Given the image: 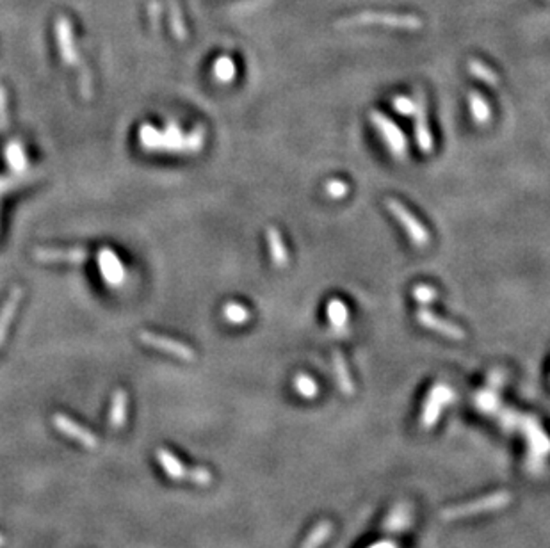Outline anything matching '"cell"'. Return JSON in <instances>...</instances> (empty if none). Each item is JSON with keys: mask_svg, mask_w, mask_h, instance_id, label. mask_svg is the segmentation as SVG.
<instances>
[{"mask_svg": "<svg viewBox=\"0 0 550 548\" xmlns=\"http://www.w3.org/2000/svg\"><path fill=\"white\" fill-rule=\"evenodd\" d=\"M410 523H411V516L408 507L397 506L394 509V513H392V515L389 516V520H386V531L395 532V529H397V531H404V529L410 527Z\"/></svg>", "mask_w": 550, "mask_h": 548, "instance_id": "44dd1931", "label": "cell"}, {"mask_svg": "<svg viewBox=\"0 0 550 548\" xmlns=\"http://www.w3.org/2000/svg\"><path fill=\"white\" fill-rule=\"evenodd\" d=\"M333 369L335 381H337V386L340 388V392L346 393V395H353L355 393V381H353L351 372H349V367H347L346 360H344L340 351L333 353Z\"/></svg>", "mask_w": 550, "mask_h": 548, "instance_id": "9a60e30c", "label": "cell"}, {"mask_svg": "<svg viewBox=\"0 0 550 548\" xmlns=\"http://www.w3.org/2000/svg\"><path fill=\"white\" fill-rule=\"evenodd\" d=\"M417 321H419L424 328L431 329V331H435V333L442 335V337L445 338L463 340V338L466 337V333L460 328V326L454 324V322L451 321H445V319L435 315V313L429 312V310H422V308H420L419 312H417Z\"/></svg>", "mask_w": 550, "mask_h": 548, "instance_id": "ba28073f", "label": "cell"}, {"mask_svg": "<svg viewBox=\"0 0 550 548\" xmlns=\"http://www.w3.org/2000/svg\"><path fill=\"white\" fill-rule=\"evenodd\" d=\"M4 541H6V540H4V536L0 534V547H2V545H4Z\"/></svg>", "mask_w": 550, "mask_h": 548, "instance_id": "1f68e13d", "label": "cell"}, {"mask_svg": "<svg viewBox=\"0 0 550 548\" xmlns=\"http://www.w3.org/2000/svg\"><path fill=\"white\" fill-rule=\"evenodd\" d=\"M326 315L335 333H346L347 324H349V310L342 300H339V297L330 300L326 306Z\"/></svg>", "mask_w": 550, "mask_h": 548, "instance_id": "5bb4252c", "label": "cell"}, {"mask_svg": "<svg viewBox=\"0 0 550 548\" xmlns=\"http://www.w3.org/2000/svg\"><path fill=\"white\" fill-rule=\"evenodd\" d=\"M324 189H326L328 196L335 199L344 198V196H347V193H349V186H347L344 180H339V178H333V180L326 182Z\"/></svg>", "mask_w": 550, "mask_h": 548, "instance_id": "4316f807", "label": "cell"}, {"mask_svg": "<svg viewBox=\"0 0 550 548\" xmlns=\"http://www.w3.org/2000/svg\"><path fill=\"white\" fill-rule=\"evenodd\" d=\"M369 548H399L397 541L394 540H383V541H376L374 545H371Z\"/></svg>", "mask_w": 550, "mask_h": 548, "instance_id": "4dcf8cb0", "label": "cell"}, {"mask_svg": "<svg viewBox=\"0 0 550 548\" xmlns=\"http://www.w3.org/2000/svg\"><path fill=\"white\" fill-rule=\"evenodd\" d=\"M36 260L39 262H68V264H82L88 258V251L81 248L73 249H47L39 248L35 251Z\"/></svg>", "mask_w": 550, "mask_h": 548, "instance_id": "8fae6325", "label": "cell"}, {"mask_svg": "<svg viewBox=\"0 0 550 548\" xmlns=\"http://www.w3.org/2000/svg\"><path fill=\"white\" fill-rule=\"evenodd\" d=\"M52 422H54L55 429L59 431L61 435L75 440L77 443H81V445H84V447H88V449L98 447L97 436H95L89 429H86L84 426H81V424H77L75 420H72V418L66 417V415H63V413L54 415Z\"/></svg>", "mask_w": 550, "mask_h": 548, "instance_id": "52a82bcc", "label": "cell"}, {"mask_svg": "<svg viewBox=\"0 0 550 548\" xmlns=\"http://www.w3.org/2000/svg\"><path fill=\"white\" fill-rule=\"evenodd\" d=\"M127 411H128V397L127 393L123 390H118V392L112 395V401H110V409H109V424L115 429H121L125 424H127Z\"/></svg>", "mask_w": 550, "mask_h": 548, "instance_id": "2e32d148", "label": "cell"}, {"mask_svg": "<svg viewBox=\"0 0 550 548\" xmlns=\"http://www.w3.org/2000/svg\"><path fill=\"white\" fill-rule=\"evenodd\" d=\"M187 479L198 486H207L212 482V473H210V470H207V468H204V467L189 468V477H187Z\"/></svg>", "mask_w": 550, "mask_h": 548, "instance_id": "f1b7e54d", "label": "cell"}, {"mask_svg": "<svg viewBox=\"0 0 550 548\" xmlns=\"http://www.w3.org/2000/svg\"><path fill=\"white\" fill-rule=\"evenodd\" d=\"M469 107L472 118H474V121L479 123V125H487V123L491 119L490 104H488L487 98L482 97L481 93H478V91H472V93L469 95Z\"/></svg>", "mask_w": 550, "mask_h": 548, "instance_id": "ac0fdd59", "label": "cell"}, {"mask_svg": "<svg viewBox=\"0 0 550 548\" xmlns=\"http://www.w3.org/2000/svg\"><path fill=\"white\" fill-rule=\"evenodd\" d=\"M392 107L402 116H411L415 109V101L413 98L406 97V95H399V97L392 98Z\"/></svg>", "mask_w": 550, "mask_h": 548, "instance_id": "83f0119b", "label": "cell"}, {"mask_svg": "<svg viewBox=\"0 0 550 548\" xmlns=\"http://www.w3.org/2000/svg\"><path fill=\"white\" fill-rule=\"evenodd\" d=\"M353 26H385L394 27V29L417 30L422 27V20L415 14H395V13H358L355 17L344 18L337 21V27H353Z\"/></svg>", "mask_w": 550, "mask_h": 548, "instance_id": "7a4b0ae2", "label": "cell"}, {"mask_svg": "<svg viewBox=\"0 0 550 548\" xmlns=\"http://www.w3.org/2000/svg\"><path fill=\"white\" fill-rule=\"evenodd\" d=\"M223 317L230 324H244L250 321V310L241 303H228L223 308Z\"/></svg>", "mask_w": 550, "mask_h": 548, "instance_id": "7402d4cb", "label": "cell"}, {"mask_svg": "<svg viewBox=\"0 0 550 548\" xmlns=\"http://www.w3.org/2000/svg\"><path fill=\"white\" fill-rule=\"evenodd\" d=\"M157 461L162 467L164 473L173 481H182V479H187L189 477V468L178 460L177 456L173 452L166 451V449H159L157 451Z\"/></svg>", "mask_w": 550, "mask_h": 548, "instance_id": "7c38bea8", "label": "cell"}, {"mask_svg": "<svg viewBox=\"0 0 550 548\" xmlns=\"http://www.w3.org/2000/svg\"><path fill=\"white\" fill-rule=\"evenodd\" d=\"M294 390L305 399H313L319 393V384L308 374H297L294 378Z\"/></svg>", "mask_w": 550, "mask_h": 548, "instance_id": "603a6c76", "label": "cell"}, {"mask_svg": "<svg viewBox=\"0 0 550 548\" xmlns=\"http://www.w3.org/2000/svg\"><path fill=\"white\" fill-rule=\"evenodd\" d=\"M98 264H100V271H102V276L109 285H121L123 280H125V269H123L121 262H119L118 255L110 249H102L100 251V257H98Z\"/></svg>", "mask_w": 550, "mask_h": 548, "instance_id": "30bf717a", "label": "cell"}, {"mask_svg": "<svg viewBox=\"0 0 550 548\" xmlns=\"http://www.w3.org/2000/svg\"><path fill=\"white\" fill-rule=\"evenodd\" d=\"M454 399L453 388L445 383H436L435 386L429 390L426 401L422 406V415H420V426L424 429H431L435 426L438 418H440L442 411L447 404H451Z\"/></svg>", "mask_w": 550, "mask_h": 548, "instance_id": "5b68a950", "label": "cell"}, {"mask_svg": "<svg viewBox=\"0 0 550 548\" xmlns=\"http://www.w3.org/2000/svg\"><path fill=\"white\" fill-rule=\"evenodd\" d=\"M8 118H6V95L4 89L0 88V128H6Z\"/></svg>", "mask_w": 550, "mask_h": 548, "instance_id": "f546056e", "label": "cell"}, {"mask_svg": "<svg viewBox=\"0 0 550 548\" xmlns=\"http://www.w3.org/2000/svg\"><path fill=\"white\" fill-rule=\"evenodd\" d=\"M214 73L219 82H232L235 79V64L230 57H219L214 64Z\"/></svg>", "mask_w": 550, "mask_h": 548, "instance_id": "d4e9b609", "label": "cell"}, {"mask_svg": "<svg viewBox=\"0 0 550 548\" xmlns=\"http://www.w3.org/2000/svg\"><path fill=\"white\" fill-rule=\"evenodd\" d=\"M6 159H8L9 168H13L18 173L27 166L26 153H23V150H21V146L17 141L8 144V148H6Z\"/></svg>", "mask_w": 550, "mask_h": 548, "instance_id": "cb8c5ba5", "label": "cell"}, {"mask_svg": "<svg viewBox=\"0 0 550 548\" xmlns=\"http://www.w3.org/2000/svg\"><path fill=\"white\" fill-rule=\"evenodd\" d=\"M511 502H513V495L509 493V491H495V493L484 495V497L475 498V500L466 502V504L445 507V509L442 511V520H445V522H456V520L472 518V516L482 515V513H491V511L504 509V507L509 506Z\"/></svg>", "mask_w": 550, "mask_h": 548, "instance_id": "6da1fadb", "label": "cell"}, {"mask_svg": "<svg viewBox=\"0 0 550 548\" xmlns=\"http://www.w3.org/2000/svg\"><path fill=\"white\" fill-rule=\"evenodd\" d=\"M469 72L472 73L475 79H479L481 82H484V84H490V86L499 84V75H497L495 70H491V68L488 66V64L482 63V61L470 59L469 61Z\"/></svg>", "mask_w": 550, "mask_h": 548, "instance_id": "d6986e66", "label": "cell"}, {"mask_svg": "<svg viewBox=\"0 0 550 548\" xmlns=\"http://www.w3.org/2000/svg\"><path fill=\"white\" fill-rule=\"evenodd\" d=\"M413 297L417 303L429 304L438 297V291L433 288L431 285H417V287L413 288Z\"/></svg>", "mask_w": 550, "mask_h": 548, "instance_id": "484cf974", "label": "cell"}, {"mask_svg": "<svg viewBox=\"0 0 550 548\" xmlns=\"http://www.w3.org/2000/svg\"><path fill=\"white\" fill-rule=\"evenodd\" d=\"M475 406H478L481 411H484V413H493V411H497L500 406V401L499 395L495 393V386L488 384L487 390L475 393Z\"/></svg>", "mask_w": 550, "mask_h": 548, "instance_id": "ffe728a7", "label": "cell"}, {"mask_svg": "<svg viewBox=\"0 0 550 548\" xmlns=\"http://www.w3.org/2000/svg\"><path fill=\"white\" fill-rule=\"evenodd\" d=\"M415 109H413V123H415V141L419 144L420 152L431 153L433 152V134L428 123V110H426V98L420 91L415 93Z\"/></svg>", "mask_w": 550, "mask_h": 548, "instance_id": "8992f818", "label": "cell"}, {"mask_svg": "<svg viewBox=\"0 0 550 548\" xmlns=\"http://www.w3.org/2000/svg\"><path fill=\"white\" fill-rule=\"evenodd\" d=\"M386 208L395 219L399 221V224L402 226V230L406 232V235L410 237V241L413 242L417 248H424L429 242V232L428 228L424 226L410 211H408L401 202L394 198L386 199Z\"/></svg>", "mask_w": 550, "mask_h": 548, "instance_id": "277c9868", "label": "cell"}, {"mask_svg": "<svg viewBox=\"0 0 550 548\" xmlns=\"http://www.w3.org/2000/svg\"><path fill=\"white\" fill-rule=\"evenodd\" d=\"M141 340L146 346L162 351V353H170V355L177 356L178 360H184V362H193L195 360V351L190 349L189 346H186V344H180V342L171 340V338L161 337V335L155 333H146L144 331V333H141Z\"/></svg>", "mask_w": 550, "mask_h": 548, "instance_id": "9c48e42d", "label": "cell"}, {"mask_svg": "<svg viewBox=\"0 0 550 548\" xmlns=\"http://www.w3.org/2000/svg\"><path fill=\"white\" fill-rule=\"evenodd\" d=\"M266 237H267V248H269V255H271L273 264L278 267L287 266L288 251H287V246H285L284 237H282V233H279L278 228H275V226L267 228Z\"/></svg>", "mask_w": 550, "mask_h": 548, "instance_id": "4fadbf2b", "label": "cell"}, {"mask_svg": "<svg viewBox=\"0 0 550 548\" xmlns=\"http://www.w3.org/2000/svg\"><path fill=\"white\" fill-rule=\"evenodd\" d=\"M331 532H333V523L328 522V520H322L306 534V538L301 543V548H321L330 540Z\"/></svg>", "mask_w": 550, "mask_h": 548, "instance_id": "e0dca14e", "label": "cell"}, {"mask_svg": "<svg viewBox=\"0 0 550 548\" xmlns=\"http://www.w3.org/2000/svg\"><path fill=\"white\" fill-rule=\"evenodd\" d=\"M371 123L374 125V128L377 130L381 139L385 141L390 153H392L397 161H404L408 155V141L406 137H404V134H402L401 128H399L389 116L380 112V110H373V112H371Z\"/></svg>", "mask_w": 550, "mask_h": 548, "instance_id": "3957f363", "label": "cell"}]
</instances>
